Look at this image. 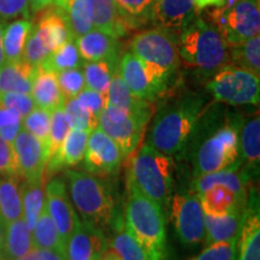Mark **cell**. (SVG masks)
I'll return each mask as SVG.
<instances>
[{
	"label": "cell",
	"mask_w": 260,
	"mask_h": 260,
	"mask_svg": "<svg viewBox=\"0 0 260 260\" xmlns=\"http://www.w3.org/2000/svg\"><path fill=\"white\" fill-rule=\"evenodd\" d=\"M29 17L28 0H0V19Z\"/></svg>",
	"instance_id": "681fc988"
},
{
	"label": "cell",
	"mask_w": 260,
	"mask_h": 260,
	"mask_svg": "<svg viewBox=\"0 0 260 260\" xmlns=\"http://www.w3.org/2000/svg\"><path fill=\"white\" fill-rule=\"evenodd\" d=\"M83 64L84 61L80 56L76 42L73 39H70L60 47L52 52L40 67L42 69L58 74L64 70L82 68Z\"/></svg>",
	"instance_id": "836d02e7"
},
{
	"label": "cell",
	"mask_w": 260,
	"mask_h": 260,
	"mask_svg": "<svg viewBox=\"0 0 260 260\" xmlns=\"http://www.w3.org/2000/svg\"><path fill=\"white\" fill-rule=\"evenodd\" d=\"M21 129L22 116L15 110L3 109L0 115V136L12 145Z\"/></svg>",
	"instance_id": "bcb514c9"
},
{
	"label": "cell",
	"mask_w": 260,
	"mask_h": 260,
	"mask_svg": "<svg viewBox=\"0 0 260 260\" xmlns=\"http://www.w3.org/2000/svg\"><path fill=\"white\" fill-rule=\"evenodd\" d=\"M38 68L24 60L17 63H4L0 67V93L18 92L30 94L32 80Z\"/></svg>",
	"instance_id": "83f0119b"
},
{
	"label": "cell",
	"mask_w": 260,
	"mask_h": 260,
	"mask_svg": "<svg viewBox=\"0 0 260 260\" xmlns=\"http://www.w3.org/2000/svg\"><path fill=\"white\" fill-rule=\"evenodd\" d=\"M32 28V23L28 18L14 21L3 29V53L4 63H17L23 60L25 42Z\"/></svg>",
	"instance_id": "f1b7e54d"
},
{
	"label": "cell",
	"mask_w": 260,
	"mask_h": 260,
	"mask_svg": "<svg viewBox=\"0 0 260 260\" xmlns=\"http://www.w3.org/2000/svg\"><path fill=\"white\" fill-rule=\"evenodd\" d=\"M68 0H54V5H56L57 9L59 10H63L65 8V5H67Z\"/></svg>",
	"instance_id": "680465c9"
},
{
	"label": "cell",
	"mask_w": 260,
	"mask_h": 260,
	"mask_svg": "<svg viewBox=\"0 0 260 260\" xmlns=\"http://www.w3.org/2000/svg\"><path fill=\"white\" fill-rule=\"evenodd\" d=\"M171 220L184 246H195L205 240V214L195 194H177L171 199Z\"/></svg>",
	"instance_id": "7c38bea8"
},
{
	"label": "cell",
	"mask_w": 260,
	"mask_h": 260,
	"mask_svg": "<svg viewBox=\"0 0 260 260\" xmlns=\"http://www.w3.org/2000/svg\"><path fill=\"white\" fill-rule=\"evenodd\" d=\"M30 95L34 100L35 106L50 112L63 107L67 102L58 86L57 75L52 71L42 69L41 67L38 68L32 80Z\"/></svg>",
	"instance_id": "603a6c76"
},
{
	"label": "cell",
	"mask_w": 260,
	"mask_h": 260,
	"mask_svg": "<svg viewBox=\"0 0 260 260\" xmlns=\"http://www.w3.org/2000/svg\"><path fill=\"white\" fill-rule=\"evenodd\" d=\"M100 260H123V259L121 258V255H119L118 253H117L115 249L112 248V247L111 248H109V247H107L106 251L103 253Z\"/></svg>",
	"instance_id": "db71d44e"
},
{
	"label": "cell",
	"mask_w": 260,
	"mask_h": 260,
	"mask_svg": "<svg viewBox=\"0 0 260 260\" xmlns=\"http://www.w3.org/2000/svg\"><path fill=\"white\" fill-rule=\"evenodd\" d=\"M69 181L70 199L84 220L99 226H113L116 229V205L106 184L92 174L70 170L67 172Z\"/></svg>",
	"instance_id": "5b68a950"
},
{
	"label": "cell",
	"mask_w": 260,
	"mask_h": 260,
	"mask_svg": "<svg viewBox=\"0 0 260 260\" xmlns=\"http://www.w3.org/2000/svg\"><path fill=\"white\" fill-rule=\"evenodd\" d=\"M2 111H3V107H0V115H2Z\"/></svg>",
	"instance_id": "91938a15"
},
{
	"label": "cell",
	"mask_w": 260,
	"mask_h": 260,
	"mask_svg": "<svg viewBox=\"0 0 260 260\" xmlns=\"http://www.w3.org/2000/svg\"><path fill=\"white\" fill-rule=\"evenodd\" d=\"M0 107L17 111L22 118L28 115L35 107L34 100L30 94L18 92L0 93Z\"/></svg>",
	"instance_id": "f6af8a7d"
},
{
	"label": "cell",
	"mask_w": 260,
	"mask_h": 260,
	"mask_svg": "<svg viewBox=\"0 0 260 260\" xmlns=\"http://www.w3.org/2000/svg\"><path fill=\"white\" fill-rule=\"evenodd\" d=\"M19 175L25 182H44V174L48 161V151L40 140L22 128L14 144Z\"/></svg>",
	"instance_id": "9a60e30c"
},
{
	"label": "cell",
	"mask_w": 260,
	"mask_h": 260,
	"mask_svg": "<svg viewBox=\"0 0 260 260\" xmlns=\"http://www.w3.org/2000/svg\"><path fill=\"white\" fill-rule=\"evenodd\" d=\"M128 21L130 28H136L151 19L153 0H116Z\"/></svg>",
	"instance_id": "60d3db41"
},
{
	"label": "cell",
	"mask_w": 260,
	"mask_h": 260,
	"mask_svg": "<svg viewBox=\"0 0 260 260\" xmlns=\"http://www.w3.org/2000/svg\"><path fill=\"white\" fill-rule=\"evenodd\" d=\"M128 201L125 229L144 248L151 260L167 258V229L164 211L142 193L129 176L126 177Z\"/></svg>",
	"instance_id": "6da1fadb"
},
{
	"label": "cell",
	"mask_w": 260,
	"mask_h": 260,
	"mask_svg": "<svg viewBox=\"0 0 260 260\" xmlns=\"http://www.w3.org/2000/svg\"><path fill=\"white\" fill-rule=\"evenodd\" d=\"M194 0H153L151 19L159 28H183L194 18Z\"/></svg>",
	"instance_id": "ffe728a7"
},
{
	"label": "cell",
	"mask_w": 260,
	"mask_h": 260,
	"mask_svg": "<svg viewBox=\"0 0 260 260\" xmlns=\"http://www.w3.org/2000/svg\"><path fill=\"white\" fill-rule=\"evenodd\" d=\"M14 260H40L39 258V251L38 248H32L30 252L27 253V254L21 256V258H17V259H14Z\"/></svg>",
	"instance_id": "11a10c76"
},
{
	"label": "cell",
	"mask_w": 260,
	"mask_h": 260,
	"mask_svg": "<svg viewBox=\"0 0 260 260\" xmlns=\"http://www.w3.org/2000/svg\"><path fill=\"white\" fill-rule=\"evenodd\" d=\"M40 260H67V256L51 249H38Z\"/></svg>",
	"instance_id": "f907efd6"
},
{
	"label": "cell",
	"mask_w": 260,
	"mask_h": 260,
	"mask_svg": "<svg viewBox=\"0 0 260 260\" xmlns=\"http://www.w3.org/2000/svg\"><path fill=\"white\" fill-rule=\"evenodd\" d=\"M241 124L228 123L200 145L195 154L194 177L222 170L239 160Z\"/></svg>",
	"instance_id": "9c48e42d"
},
{
	"label": "cell",
	"mask_w": 260,
	"mask_h": 260,
	"mask_svg": "<svg viewBox=\"0 0 260 260\" xmlns=\"http://www.w3.org/2000/svg\"><path fill=\"white\" fill-rule=\"evenodd\" d=\"M151 118L152 115H136L106 106L98 118V126L116 142L122 157L126 158L139 147Z\"/></svg>",
	"instance_id": "30bf717a"
},
{
	"label": "cell",
	"mask_w": 260,
	"mask_h": 260,
	"mask_svg": "<svg viewBox=\"0 0 260 260\" xmlns=\"http://www.w3.org/2000/svg\"><path fill=\"white\" fill-rule=\"evenodd\" d=\"M119 65L109 61H84L82 70L86 88L106 95L113 74L118 71Z\"/></svg>",
	"instance_id": "d590c367"
},
{
	"label": "cell",
	"mask_w": 260,
	"mask_h": 260,
	"mask_svg": "<svg viewBox=\"0 0 260 260\" xmlns=\"http://www.w3.org/2000/svg\"><path fill=\"white\" fill-rule=\"evenodd\" d=\"M178 50L184 64L205 75H213L229 64L226 42L213 24L200 17H194L182 29Z\"/></svg>",
	"instance_id": "3957f363"
},
{
	"label": "cell",
	"mask_w": 260,
	"mask_h": 260,
	"mask_svg": "<svg viewBox=\"0 0 260 260\" xmlns=\"http://www.w3.org/2000/svg\"><path fill=\"white\" fill-rule=\"evenodd\" d=\"M56 75L58 86H59L60 92L63 93L65 99H73V98H76L84 88H86L82 68L64 70Z\"/></svg>",
	"instance_id": "7bdbcfd3"
},
{
	"label": "cell",
	"mask_w": 260,
	"mask_h": 260,
	"mask_svg": "<svg viewBox=\"0 0 260 260\" xmlns=\"http://www.w3.org/2000/svg\"><path fill=\"white\" fill-rule=\"evenodd\" d=\"M60 12L74 40L93 29V8L90 0H68Z\"/></svg>",
	"instance_id": "1f68e13d"
},
{
	"label": "cell",
	"mask_w": 260,
	"mask_h": 260,
	"mask_svg": "<svg viewBox=\"0 0 260 260\" xmlns=\"http://www.w3.org/2000/svg\"><path fill=\"white\" fill-rule=\"evenodd\" d=\"M246 216V206L234 210L223 217H210L205 214V240L206 245L213 242L226 241L239 236L243 219Z\"/></svg>",
	"instance_id": "484cf974"
},
{
	"label": "cell",
	"mask_w": 260,
	"mask_h": 260,
	"mask_svg": "<svg viewBox=\"0 0 260 260\" xmlns=\"http://www.w3.org/2000/svg\"><path fill=\"white\" fill-rule=\"evenodd\" d=\"M251 176L246 170H242V161L236 160L233 165L222 170L210 172L203 176L195 177L191 183L193 194L200 195L205 190L213 186H224L232 189L239 197L247 198V187H248Z\"/></svg>",
	"instance_id": "ac0fdd59"
},
{
	"label": "cell",
	"mask_w": 260,
	"mask_h": 260,
	"mask_svg": "<svg viewBox=\"0 0 260 260\" xmlns=\"http://www.w3.org/2000/svg\"><path fill=\"white\" fill-rule=\"evenodd\" d=\"M118 70L133 95L151 103L165 92L171 79L162 71L145 64L132 52L123 54Z\"/></svg>",
	"instance_id": "8fae6325"
},
{
	"label": "cell",
	"mask_w": 260,
	"mask_h": 260,
	"mask_svg": "<svg viewBox=\"0 0 260 260\" xmlns=\"http://www.w3.org/2000/svg\"><path fill=\"white\" fill-rule=\"evenodd\" d=\"M207 89L218 103L233 106L259 105L260 76L234 64H226L213 74Z\"/></svg>",
	"instance_id": "8992f818"
},
{
	"label": "cell",
	"mask_w": 260,
	"mask_h": 260,
	"mask_svg": "<svg viewBox=\"0 0 260 260\" xmlns=\"http://www.w3.org/2000/svg\"><path fill=\"white\" fill-rule=\"evenodd\" d=\"M76 99L86 107L95 118H99L100 113L106 107V95L102 93H98L95 90L84 88Z\"/></svg>",
	"instance_id": "c3c4849f"
},
{
	"label": "cell",
	"mask_w": 260,
	"mask_h": 260,
	"mask_svg": "<svg viewBox=\"0 0 260 260\" xmlns=\"http://www.w3.org/2000/svg\"><path fill=\"white\" fill-rule=\"evenodd\" d=\"M31 239L34 247L38 249H51L65 255V246L61 241L59 234L53 220L47 212L46 205H44L37 223L31 232Z\"/></svg>",
	"instance_id": "d6a6232c"
},
{
	"label": "cell",
	"mask_w": 260,
	"mask_h": 260,
	"mask_svg": "<svg viewBox=\"0 0 260 260\" xmlns=\"http://www.w3.org/2000/svg\"><path fill=\"white\" fill-rule=\"evenodd\" d=\"M204 98L195 93L182 95L164 107L154 118L147 142L164 154L174 155L184 148L204 111Z\"/></svg>",
	"instance_id": "7a4b0ae2"
},
{
	"label": "cell",
	"mask_w": 260,
	"mask_h": 260,
	"mask_svg": "<svg viewBox=\"0 0 260 260\" xmlns=\"http://www.w3.org/2000/svg\"><path fill=\"white\" fill-rule=\"evenodd\" d=\"M63 110L70 129L87 130L92 133L94 129L98 128V118H95L76 98L67 99Z\"/></svg>",
	"instance_id": "74e56055"
},
{
	"label": "cell",
	"mask_w": 260,
	"mask_h": 260,
	"mask_svg": "<svg viewBox=\"0 0 260 260\" xmlns=\"http://www.w3.org/2000/svg\"><path fill=\"white\" fill-rule=\"evenodd\" d=\"M111 247L123 260H151L124 225L117 229V234L111 241Z\"/></svg>",
	"instance_id": "ab89813d"
},
{
	"label": "cell",
	"mask_w": 260,
	"mask_h": 260,
	"mask_svg": "<svg viewBox=\"0 0 260 260\" xmlns=\"http://www.w3.org/2000/svg\"><path fill=\"white\" fill-rule=\"evenodd\" d=\"M204 214L210 217H223L234 210L245 207L247 198L239 197L224 186H213L198 195Z\"/></svg>",
	"instance_id": "cb8c5ba5"
},
{
	"label": "cell",
	"mask_w": 260,
	"mask_h": 260,
	"mask_svg": "<svg viewBox=\"0 0 260 260\" xmlns=\"http://www.w3.org/2000/svg\"><path fill=\"white\" fill-rule=\"evenodd\" d=\"M236 260H260V214L254 190L247 198L246 216L237 237Z\"/></svg>",
	"instance_id": "e0dca14e"
},
{
	"label": "cell",
	"mask_w": 260,
	"mask_h": 260,
	"mask_svg": "<svg viewBox=\"0 0 260 260\" xmlns=\"http://www.w3.org/2000/svg\"><path fill=\"white\" fill-rule=\"evenodd\" d=\"M35 248L31 239V232L25 223L23 217L9 223L5 228L4 252L5 256L10 260L21 258Z\"/></svg>",
	"instance_id": "4dcf8cb0"
},
{
	"label": "cell",
	"mask_w": 260,
	"mask_h": 260,
	"mask_svg": "<svg viewBox=\"0 0 260 260\" xmlns=\"http://www.w3.org/2000/svg\"><path fill=\"white\" fill-rule=\"evenodd\" d=\"M19 176L0 177V219L5 225L23 217Z\"/></svg>",
	"instance_id": "f546056e"
},
{
	"label": "cell",
	"mask_w": 260,
	"mask_h": 260,
	"mask_svg": "<svg viewBox=\"0 0 260 260\" xmlns=\"http://www.w3.org/2000/svg\"><path fill=\"white\" fill-rule=\"evenodd\" d=\"M3 24L0 22V67L4 64V53H3V45H2V38H3Z\"/></svg>",
	"instance_id": "6f0895ef"
},
{
	"label": "cell",
	"mask_w": 260,
	"mask_h": 260,
	"mask_svg": "<svg viewBox=\"0 0 260 260\" xmlns=\"http://www.w3.org/2000/svg\"><path fill=\"white\" fill-rule=\"evenodd\" d=\"M45 205L65 246L79 225L80 218L74 210L67 186L61 178H53L47 183L45 188Z\"/></svg>",
	"instance_id": "5bb4252c"
},
{
	"label": "cell",
	"mask_w": 260,
	"mask_h": 260,
	"mask_svg": "<svg viewBox=\"0 0 260 260\" xmlns=\"http://www.w3.org/2000/svg\"><path fill=\"white\" fill-rule=\"evenodd\" d=\"M130 51L145 64L170 77L180 65L178 40L170 29L158 27L138 32L130 42Z\"/></svg>",
	"instance_id": "52a82bcc"
},
{
	"label": "cell",
	"mask_w": 260,
	"mask_h": 260,
	"mask_svg": "<svg viewBox=\"0 0 260 260\" xmlns=\"http://www.w3.org/2000/svg\"><path fill=\"white\" fill-rule=\"evenodd\" d=\"M106 248L102 229L83 219L65 243V256L67 260H100Z\"/></svg>",
	"instance_id": "2e32d148"
},
{
	"label": "cell",
	"mask_w": 260,
	"mask_h": 260,
	"mask_svg": "<svg viewBox=\"0 0 260 260\" xmlns=\"http://www.w3.org/2000/svg\"><path fill=\"white\" fill-rule=\"evenodd\" d=\"M22 205H23V218L29 230L32 232L39 214L45 205L44 182H25L21 187Z\"/></svg>",
	"instance_id": "8d00e7d4"
},
{
	"label": "cell",
	"mask_w": 260,
	"mask_h": 260,
	"mask_svg": "<svg viewBox=\"0 0 260 260\" xmlns=\"http://www.w3.org/2000/svg\"><path fill=\"white\" fill-rule=\"evenodd\" d=\"M229 50V61L236 67L243 68L251 73L260 76V37L241 42V44L228 46Z\"/></svg>",
	"instance_id": "e575fe53"
},
{
	"label": "cell",
	"mask_w": 260,
	"mask_h": 260,
	"mask_svg": "<svg viewBox=\"0 0 260 260\" xmlns=\"http://www.w3.org/2000/svg\"><path fill=\"white\" fill-rule=\"evenodd\" d=\"M90 133L87 130L70 129L57 153L48 159L47 174L51 175L64 168L75 167L83 160Z\"/></svg>",
	"instance_id": "44dd1931"
},
{
	"label": "cell",
	"mask_w": 260,
	"mask_h": 260,
	"mask_svg": "<svg viewBox=\"0 0 260 260\" xmlns=\"http://www.w3.org/2000/svg\"><path fill=\"white\" fill-rule=\"evenodd\" d=\"M106 106L117 107L124 110L129 113L136 115H152L153 116L154 107L151 102L138 99L133 95L124 80L122 79L119 70L113 74L109 89L106 93Z\"/></svg>",
	"instance_id": "d4e9b609"
},
{
	"label": "cell",
	"mask_w": 260,
	"mask_h": 260,
	"mask_svg": "<svg viewBox=\"0 0 260 260\" xmlns=\"http://www.w3.org/2000/svg\"><path fill=\"white\" fill-rule=\"evenodd\" d=\"M228 46L241 44L260 32V0H239L230 8H216L209 14Z\"/></svg>",
	"instance_id": "ba28073f"
},
{
	"label": "cell",
	"mask_w": 260,
	"mask_h": 260,
	"mask_svg": "<svg viewBox=\"0 0 260 260\" xmlns=\"http://www.w3.org/2000/svg\"><path fill=\"white\" fill-rule=\"evenodd\" d=\"M174 172L171 155L164 154L146 141L133 157L128 176L146 197L164 210L175 187Z\"/></svg>",
	"instance_id": "277c9868"
},
{
	"label": "cell",
	"mask_w": 260,
	"mask_h": 260,
	"mask_svg": "<svg viewBox=\"0 0 260 260\" xmlns=\"http://www.w3.org/2000/svg\"><path fill=\"white\" fill-rule=\"evenodd\" d=\"M51 125V112L41 107L35 106L27 116L22 118V128L30 133L47 147L48 151V134Z\"/></svg>",
	"instance_id": "f35d334b"
},
{
	"label": "cell",
	"mask_w": 260,
	"mask_h": 260,
	"mask_svg": "<svg viewBox=\"0 0 260 260\" xmlns=\"http://www.w3.org/2000/svg\"><path fill=\"white\" fill-rule=\"evenodd\" d=\"M63 107H59L51 112V125L50 134H48V159L57 153V151L63 144L65 136L70 130L69 123L65 118Z\"/></svg>",
	"instance_id": "b9f144b4"
},
{
	"label": "cell",
	"mask_w": 260,
	"mask_h": 260,
	"mask_svg": "<svg viewBox=\"0 0 260 260\" xmlns=\"http://www.w3.org/2000/svg\"><path fill=\"white\" fill-rule=\"evenodd\" d=\"M19 176L17 157L14 146L0 136V177Z\"/></svg>",
	"instance_id": "7dc6e473"
},
{
	"label": "cell",
	"mask_w": 260,
	"mask_h": 260,
	"mask_svg": "<svg viewBox=\"0 0 260 260\" xmlns=\"http://www.w3.org/2000/svg\"><path fill=\"white\" fill-rule=\"evenodd\" d=\"M90 3L94 29L116 39L124 37L132 29L116 0H90Z\"/></svg>",
	"instance_id": "7402d4cb"
},
{
	"label": "cell",
	"mask_w": 260,
	"mask_h": 260,
	"mask_svg": "<svg viewBox=\"0 0 260 260\" xmlns=\"http://www.w3.org/2000/svg\"><path fill=\"white\" fill-rule=\"evenodd\" d=\"M5 228L6 225L0 219V255L3 253V248H4V240H5Z\"/></svg>",
	"instance_id": "9f6ffc18"
},
{
	"label": "cell",
	"mask_w": 260,
	"mask_h": 260,
	"mask_svg": "<svg viewBox=\"0 0 260 260\" xmlns=\"http://www.w3.org/2000/svg\"><path fill=\"white\" fill-rule=\"evenodd\" d=\"M237 237L226 241L210 243L199 255L189 260H235Z\"/></svg>",
	"instance_id": "ee69618b"
},
{
	"label": "cell",
	"mask_w": 260,
	"mask_h": 260,
	"mask_svg": "<svg viewBox=\"0 0 260 260\" xmlns=\"http://www.w3.org/2000/svg\"><path fill=\"white\" fill-rule=\"evenodd\" d=\"M240 160L246 162L248 175H258L260 162V118L256 113L240 129Z\"/></svg>",
	"instance_id": "4316f807"
},
{
	"label": "cell",
	"mask_w": 260,
	"mask_h": 260,
	"mask_svg": "<svg viewBox=\"0 0 260 260\" xmlns=\"http://www.w3.org/2000/svg\"><path fill=\"white\" fill-rule=\"evenodd\" d=\"M216 6L218 8L220 5V0H194V8L195 12L201 11L205 8H209V6Z\"/></svg>",
	"instance_id": "f5cc1de1"
},
{
	"label": "cell",
	"mask_w": 260,
	"mask_h": 260,
	"mask_svg": "<svg viewBox=\"0 0 260 260\" xmlns=\"http://www.w3.org/2000/svg\"><path fill=\"white\" fill-rule=\"evenodd\" d=\"M122 152L109 135L98 126L90 133L84 153V169L94 176H109L118 172Z\"/></svg>",
	"instance_id": "4fadbf2b"
},
{
	"label": "cell",
	"mask_w": 260,
	"mask_h": 260,
	"mask_svg": "<svg viewBox=\"0 0 260 260\" xmlns=\"http://www.w3.org/2000/svg\"><path fill=\"white\" fill-rule=\"evenodd\" d=\"M76 46L83 61H109V63L119 65L121 56H119L118 39L110 37L105 32L92 29V30L77 38Z\"/></svg>",
	"instance_id": "d6986e66"
},
{
	"label": "cell",
	"mask_w": 260,
	"mask_h": 260,
	"mask_svg": "<svg viewBox=\"0 0 260 260\" xmlns=\"http://www.w3.org/2000/svg\"><path fill=\"white\" fill-rule=\"evenodd\" d=\"M28 4L32 12H39L54 4V0H28Z\"/></svg>",
	"instance_id": "816d5d0a"
}]
</instances>
